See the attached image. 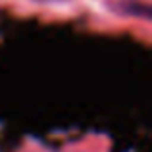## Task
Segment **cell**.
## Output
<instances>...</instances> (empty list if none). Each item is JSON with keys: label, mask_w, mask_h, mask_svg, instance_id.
<instances>
[]
</instances>
